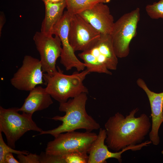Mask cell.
<instances>
[{
	"label": "cell",
	"instance_id": "cell-1",
	"mask_svg": "<svg viewBox=\"0 0 163 163\" xmlns=\"http://www.w3.org/2000/svg\"><path fill=\"white\" fill-rule=\"evenodd\" d=\"M138 110L137 108L133 109L125 117L117 112L109 118L104 124L108 148L118 152L142 142L150 131L152 123L145 113L136 117Z\"/></svg>",
	"mask_w": 163,
	"mask_h": 163
},
{
	"label": "cell",
	"instance_id": "cell-2",
	"mask_svg": "<svg viewBox=\"0 0 163 163\" xmlns=\"http://www.w3.org/2000/svg\"><path fill=\"white\" fill-rule=\"evenodd\" d=\"M87 94L82 93L66 102L59 103V110L65 112V114L62 116L57 115L51 119L61 121L62 124L52 129L43 130L39 135L49 134L55 138L60 133L80 129L90 132L100 129L99 124L86 112Z\"/></svg>",
	"mask_w": 163,
	"mask_h": 163
},
{
	"label": "cell",
	"instance_id": "cell-3",
	"mask_svg": "<svg viewBox=\"0 0 163 163\" xmlns=\"http://www.w3.org/2000/svg\"><path fill=\"white\" fill-rule=\"evenodd\" d=\"M52 75L43 74V79L46 85V91L52 97L59 103L67 101L82 93H88L83 82L91 72L87 69L75 72L71 75L63 74L59 67Z\"/></svg>",
	"mask_w": 163,
	"mask_h": 163
},
{
	"label": "cell",
	"instance_id": "cell-4",
	"mask_svg": "<svg viewBox=\"0 0 163 163\" xmlns=\"http://www.w3.org/2000/svg\"><path fill=\"white\" fill-rule=\"evenodd\" d=\"M86 69L94 72L111 75L118 63L110 34H101L99 39L87 50L78 54Z\"/></svg>",
	"mask_w": 163,
	"mask_h": 163
},
{
	"label": "cell",
	"instance_id": "cell-5",
	"mask_svg": "<svg viewBox=\"0 0 163 163\" xmlns=\"http://www.w3.org/2000/svg\"><path fill=\"white\" fill-rule=\"evenodd\" d=\"M18 108L6 109L0 106V132L4 133L8 145L13 149L16 142L27 131L40 133L43 130L33 120L32 115L20 114Z\"/></svg>",
	"mask_w": 163,
	"mask_h": 163
},
{
	"label": "cell",
	"instance_id": "cell-6",
	"mask_svg": "<svg viewBox=\"0 0 163 163\" xmlns=\"http://www.w3.org/2000/svg\"><path fill=\"white\" fill-rule=\"evenodd\" d=\"M140 16V9L137 8L124 14L114 22L110 35L118 58H125L128 55L129 45L136 35Z\"/></svg>",
	"mask_w": 163,
	"mask_h": 163
},
{
	"label": "cell",
	"instance_id": "cell-7",
	"mask_svg": "<svg viewBox=\"0 0 163 163\" xmlns=\"http://www.w3.org/2000/svg\"><path fill=\"white\" fill-rule=\"evenodd\" d=\"M97 136L95 133L87 131L85 132L73 131L61 133L47 143L45 152L58 156H62L77 151L88 152Z\"/></svg>",
	"mask_w": 163,
	"mask_h": 163
},
{
	"label": "cell",
	"instance_id": "cell-8",
	"mask_svg": "<svg viewBox=\"0 0 163 163\" xmlns=\"http://www.w3.org/2000/svg\"><path fill=\"white\" fill-rule=\"evenodd\" d=\"M33 40L40 56L42 70L49 75H52L57 71L56 62L60 57L62 43L57 35L53 37L40 32H37Z\"/></svg>",
	"mask_w": 163,
	"mask_h": 163
},
{
	"label": "cell",
	"instance_id": "cell-9",
	"mask_svg": "<svg viewBox=\"0 0 163 163\" xmlns=\"http://www.w3.org/2000/svg\"><path fill=\"white\" fill-rule=\"evenodd\" d=\"M40 60L29 55L25 56L21 67L10 80L11 85L21 91L32 90L43 84V73Z\"/></svg>",
	"mask_w": 163,
	"mask_h": 163
},
{
	"label": "cell",
	"instance_id": "cell-10",
	"mask_svg": "<svg viewBox=\"0 0 163 163\" xmlns=\"http://www.w3.org/2000/svg\"><path fill=\"white\" fill-rule=\"evenodd\" d=\"M72 15L65 11L59 21L53 27L52 34L58 36L62 45L60 63L68 71L75 68L78 72L84 70L86 66L76 56L69 39L70 22Z\"/></svg>",
	"mask_w": 163,
	"mask_h": 163
},
{
	"label": "cell",
	"instance_id": "cell-11",
	"mask_svg": "<svg viewBox=\"0 0 163 163\" xmlns=\"http://www.w3.org/2000/svg\"><path fill=\"white\" fill-rule=\"evenodd\" d=\"M101 35L99 32L79 14L72 15L69 39L75 52L87 50L99 39Z\"/></svg>",
	"mask_w": 163,
	"mask_h": 163
},
{
	"label": "cell",
	"instance_id": "cell-12",
	"mask_svg": "<svg viewBox=\"0 0 163 163\" xmlns=\"http://www.w3.org/2000/svg\"><path fill=\"white\" fill-rule=\"evenodd\" d=\"M106 137L105 129L100 128L97 138L88 150V163H106L107 160L110 158L116 159L120 163H121L122 154L126 151L129 150H139L151 143L150 141H147L135 145L128 146L118 152H112L109 150L107 145L105 144Z\"/></svg>",
	"mask_w": 163,
	"mask_h": 163
},
{
	"label": "cell",
	"instance_id": "cell-13",
	"mask_svg": "<svg viewBox=\"0 0 163 163\" xmlns=\"http://www.w3.org/2000/svg\"><path fill=\"white\" fill-rule=\"evenodd\" d=\"M138 86L146 93L150 103L152 117L151 129L149 133L150 140L154 145L160 143L158 131L163 122V91L156 93L151 91L145 81L138 79L136 82Z\"/></svg>",
	"mask_w": 163,
	"mask_h": 163
},
{
	"label": "cell",
	"instance_id": "cell-14",
	"mask_svg": "<svg viewBox=\"0 0 163 163\" xmlns=\"http://www.w3.org/2000/svg\"><path fill=\"white\" fill-rule=\"evenodd\" d=\"M78 14L101 34H110L114 22L105 3H97Z\"/></svg>",
	"mask_w": 163,
	"mask_h": 163
},
{
	"label": "cell",
	"instance_id": "cell-15",
	"mask_svg": "<svg viewBox=\"0 0 163 163\" xmlns=\"http://www.w3.org/2000/svg\"><path fill=\"white\" fill-rule=\"evenodd\" d=\"M53 103L50 95L46 88L36 86L30 91L29 94L19 111L32 115L34 112L48 107Z\"/></svg>",
	"mask_w": 163,
	"mask_h": 163
},
{
	"label": "cell",
	"instance_id": "cell-16",
	"mask_svg": "<svg viewBox=\"0 0 163 163\" xmlns=\"http://www.w3.org/2000/svg\"><path fill=\"white\" fill-rule=\"evenodd\" d=\"M44 3L45 14L41 24V31L48 35H53L52 30L54 26L60 19L66 8L65 0L53 3L47 0H41Z\"/></svg>",
	"mask_w": 163,
	"mask_h": 163
},
{
	"label": "cell",
	"instance_id": "cell-17",
	"mask_svg": "<svg viewBox=\"0 0 163 163\" xmlns=\"http://www.w3.org/2000/svg\"><path fill=\"white\" fill-rule=\"evenodd\" d=\"M67 11L72 15L78 14L97 3L109 2L111 0H65Z\"/></svg>",
	"mask_w": 163,
	"mask_h": 163
},
{
	"label": "cell",
	"instance_id": "cell-18",
	"mask_svg": "<svg viewBox=\"0 0 163 163\" xmlns=\"http://www.w3.org/2000/svg\"><path fill=\"white\" fill-rule=\"evenodd\" d=\"M85 151L73 152L63 155L66 163H88V155Z\"/></svg>",
	"mask_w": 163,
	"mask_h": 163
},
{
	"label": "cell",
	"instance_id": "cell-19",
	"mask_svg": "<svg viewBox=\"0 0 163 163\" xmlns=\"http://www.w3.org/2000/svg\"><path fill=\"white\" fill-rule=\"evenodd\" d=\"M145 11L148 15L152 19H163V0H160L152 4L147 5Z\"/></svg>",
	"mask_w": 163,
	"mask_h": 163
},
{
	"label": "cell",
	"instance_id": "cell-20",
	"mask_svg": "<svg viewBox=\"0 0 163 163\" xmlns=\"http://www.w3.org/2000/svg\"><path fill=\"white\" fill-rule=\"evenodd\" d=\"M1 132H0V163H5V158L6 155L9 153L17 154L27 155L29 153L27 151L15 150L7 145L3 140Z\"/></svg>",
	"mask_w": 163,
	"mask_h": 163
},
{
	"label": "cell",
	"instance_id": "cell-21",
	"mask_svg": "<svg viewBox=\"0 0 163 163\" xmlns=\"http://www.w3.org/2000/svg\"><path fill=\"white\" fill-rule=\"evenodd\" d=\"M40 163H66L62 156H58L42 152L39 155Z\"/></svg>",
	"mask_w": 163,
	"mask_h": 163
},
{
	"label": "cell",
	"instance_id": "cell-22",
	"mask_svg": "<svg viewBox=\"0 0 163 163\" xmlns=\"http://www.w3.org/2000/svg\"><path fill=\"white\" fill-rule=\"evenodd\" d=\"M17 158L21 163H40L39 155L36 154H19Z\"/></svg>",
	"mask_w": 163,
	"mask_h": 163
},
{
	"label": "cell",
	"instance_id": "cell-23",
	"mask_svg": "<svg viewBox=\"0 0 163 163\" xmlns=\"http://www.w3.org/2000/svg\"><path fill=\"white\" fill-rule=\"evenodd\" d=\"M19 161L14 158L12 153L7 154L5 158V163H19Z\"/></svg>",
	"mask_w": 163,
	"mask_h": 163
},
{
	"label": "cell",
	"instance_id": "cell-24",
	"mask_svg": "<svg viewBox=\"0 0 163 163\" xmlns=\"http://www.w3.org/2000/svg\"><path fill=\"white\" fill-rule=\"evenodd\" d=\"M5 18L4 13H1L0 16V35H1V31L5 23Z\"/></svg>",
	"mask_w": 163,
	"mask_h": 163
},
{
	"label": "cell",
	"instance_id": "cell-25",
	"mask_svg": "<svg viewBox=\"0 0 163 163\" xmlns=\"http://www.w3.org/2000/svg\"><path fill=\"white\" fill-rule=\"evenodd\" d=\"M64 0H48L47 1L52 3H56L62 2Z\"/></svg>",
	"mask_w": 163,
	"mask_h": 163
},
{
	"label": "cell",
	"instance_id": "cell-26",
	"mask_svg": "<svg viewBox=\"0 0 163 163\" xmlns=\"http://www.w3.org/2000/svg\"><path fill=\"white\" fill-rule=\"evenodd\" d=\"M47 1H48V0H47Z\"/></svg>",
	"mask_w": 163,
	"mask_h": 163
}]
</instances>
